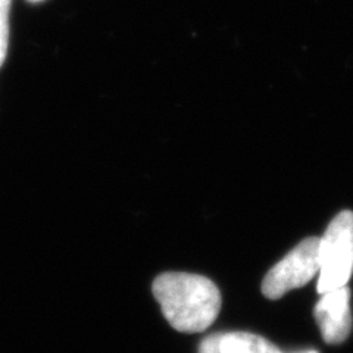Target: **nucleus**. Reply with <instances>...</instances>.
<instances>
[{
    "label": "nucleus",
    "mask_w": 353,
    "mask_h": 353,
    "mask_svg": "<svg viewBox=\"0 0 353 353\" xmlns=\"http://www.w3.org/2000/svg\"><path fill=\"white\" fill-rule=\"evenodd\" d=\"M152 290L163 316L181 333L208 330L215 323L223 303L216 284L197 274H161L153 281Z\"/></svg>",
    "instance_id": "f257e3e1"
},
{
    "label": "nucleus",
    "mask_w": 353,
    "mask_h": 353,
    "mask_svg": "<svg viewBox=\"0 0 353 353\" xmlns=\"http://www.w3.org/2000/svg\"><path fill=\"white\" fill-rule=\"evenodd\" d=\"M316 292L323 294L347 285L353 272V212L341 211L328 224L318 246Z\"/></svg>",
    "instance_id": "f03ea898"
},
{
    "label": "nucleus",
    "mask_w": 353,
    "mask_h": 353,
    "mask_svg": "<svg viewBox=\"0 0 353 353\" xmlns=\"http://www.w3.org/2000/svg\"><path fill=\"white\" fill-rule=\"evenodd\" d=\"M318 246V237H307L274 265L262 281L263 296L277 301L287 292L299 289L311 281L319 271Z\"/></svg>",
    "instance_id": "7ed1b4c3"
},
{
    "label": "nucleus",
    "mask_w": 353,
    "mask_h": 353,
    "mask_svg": "<svg viewBox=\"0 0 353 353\" xmlns=\"http://www.w3.org/2000/svg\"><path fill=\"white\" fill-rule=\"evenodd\" d=\"M314 316L325 343H343L352 330L350 290L347 285L323 293L315 305Z\"/></svg>",
    "instance_id": "20e7f679"
},
{
    "label": "nucleus",
    "mask_w": 353,
    "mask_h": 353,
    "mask_svg": "<svg viewBox=\"0 0 353 353\" xmlns=\"http://www.w3.org/2000/svg\"><path fill=\"white\" fill-rule=\"evenodd\" d=\"M221 353H283L271 341L252 333H219Z\"/></svg>",
    "instance_id": "39448f33"
},
{
    "label": "nucleus",
    "mask_w": 353,
    "mask_h": 353,
    "mask_svg": "<svg viewBox=\"0 0 353 353\" xmlns=\"http://www.w3.org/2000/svg\"><path fill=\"white\" fill-rule=\"evenodd\" d=\"M10 2L12 0H0V66L3 65L8 53Z\"/></svg>",
    "instance_id": "423d86ee"
},
{
    "label": "nucleus",
    "mask_w": 353,
    "mask_h": 353,
    "mask_svg": "<svg viewBox=\"0 0 353 353\" xmlns=\"http://www.w3.org/2000/svg\"><path fill=\"white\" fill-rule=\"evenodd\" d=\"M199 353H221L219 333L205 337L199 345Z\"/></svg>",
    "instance_id": "0eeeda50"
},
{
    "label": "nucleus",
    "mask_w": 353,
    "mask_h": 353,
    "mask_svg": "<svg viewBox=\"0 0 353 353\" xmlns=\"http://www.w3.org/2000/svg\"><path fill=\"white\" fill-rule=\"evenodd\" d=\"M293 353H319L316 350H302V352H293Z\"/></svg>",
    "instance_id": "6e6552de"
},
{
    "label": "nucleus",
    "mask_w": 353,
    "mask_h": 353,
    "mask_svg": "<svg viewBox=\"0 0 353 353\" xmlns=\"http://www.w3.org/2000/svg\"><path fill=\"white\" fill-rule=\"evenodd\" d=\"M31 2H39V0H31Z\"/></svg>",
    "instance_id": "1a4fd4ad"
}]
</instances>
